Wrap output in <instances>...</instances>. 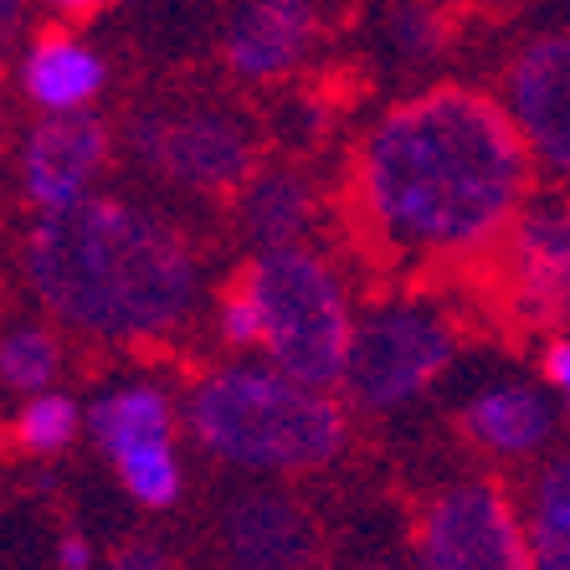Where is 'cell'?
<instances>
[{
	"label": "cell",
	"mask_w": 570,
	"mask_h": 570,
	"mask_svg": "<svg viewBox=\"0 0 570 570\" xmlns=\"http://www.w3.org/2000/svg\"><path fill=\"white\" fill-rule=\"evenodd\" d=\"M530 196L534 155L514 114L463 82L385 108L350 170L360 247L406 278L483 263Z\"/></svg>",
	"instance_id": "cell-1"
},
{
	"label": "cell",
	"mask_w": 570,
	"mask_h": 570,
	"mask_svg": "<svg viewBox=\"0 0 570 570\" xmlns=\"http://www.w3.org/2000/svg\"><path fill=\"white\" fill-rule=\"evenodd\" d=\"M21 267L52 324L104 345H159L200 308V257L175 222L88 196L27 226Z\"/></svg>",
	"instance_id": "cell-2"
},
{
	"label": "cell",
	"mask_w": 570,
	"mask_h": 570,
	"mask_svg": "<svg viewBox=\"0 0 570 570\" xmlns=\"http://www.w3.org/2000/svg\"><path fill=\"white\" fill-rule=\"evenodd\" d=\"M186 426L200 448L247 473H308L350 442V401L263 365L206 371L186 396Z\"/></svg>",
	"instance_id": "cell-3"
},
{
	"label": "cell",
	"mask_w": 570,
	"mask_h": 570,
	"mask_svg": "<svg viewBox=\"0 0 570 570\" xmlns=\"http://www.w3.org/2000/svg\"><path fill=\"white\" fill-rule=\"evenodd\" d=\"M242 278L263 308V355L298 381L340 391L360 318L330 257L318 247H267Z\"/></svg>",
	"instance_id": "cell-4"
},
{
	"label": "cell",
	"mask_w": 570,
	"mask_h": 570,
	"mask_svg": "<svg viewBox=\"0 0 570 570\" xmlns=\"http://www.w3.org/2000/svg\"><path fill=\"white\" fill-rule=\"evenodd\" d=\"M458 345H463V330L442 298L432 293L381 298L371 314H360L340 391L365 416L412 406L422 391L442 381V371L458 360Z\"/></svg>",
	"instance_id": "cell-5"
},
{
	"label": "cell",
	"mask_w": 570,
	"mask_h": 570,
	"mask_svg": "<svg viewBox=\"0 0 570 570\" xmlns=\"http://www.w3.org/2000/svg\"><path fill=\"white\" fill-rule=\"evenodd\" d=\"M134 165L196 196H237L257 165V129L226 104H145L124 119Z\"/></svg>",
	"instance_id": "cell-6"
},
{
	"label": "cell",
	"mask_w": 570,
	"mask_h": 570,
	"mask_svg": "<svg viewBox=\"0 0 570 570\" xmlns=\"http://www.w3.org/2000/svg\"><path fill=\"white\" fill-rule=\"evenodd\" d=\"M416 570H540L509 499L493 478H452L416 514Z\"/></svg>",
	"instance_id": "cell-7"
},
{
	"label": "cell",
	"mask_w": 570,
	"mask_h": 570,
	"mask_svg": "<svg viewBox=\"0 0 570 570\" xmlns=\"http://www.w3.org/2000/svg\"><path fill=\"white\" fill-rule=\"evenodd\" d=\"M483 263H493L499 293L514 304L524 330L570 318V200L530 196V206Z\"/></svg>",
	"instance_id": "cell-8"
},
{
	"label": "cell",
	"mask_w": 570,
	"mask_h": 570,
	"mask_svg": "<svg viewBox=\"0 0 570 570\" xmlns=\"http://www.w3.org/2000/svg\"><path fill=\"white\" fill-rule=\"evenodd\" d=\"M504 108L544 175L570 186V31L524 41L504 67Z\"/></svg>",
	"instance_id": "cell-9"
},
{
	"label": "cell",
	"mask_w": 570,
	"mask_h": 570,
	"mask_svg": "<svg viewBox=\"0 0 570 570\" xmlns=\"http://www.w3.org/2000/svg\"><path fill=\"white\" fill-rule=\"evenodd\" d=\"M114 155V134L98 114H47L21 145V196L31 212H67L94 196Z\"/></svg>",
	"instance_id": "cell-10"
},
{
	"label": "cell",
	"mask_w": 570,
	"mask_h": 570,
	"mask_svg": "<svg viewBox=\"0 0 570 570\" xmlns=\"http://www.w3.org/2000/svg\"><path fill=\"white\" fill-rule=\"evenodd\" d=\"M226 570H318L324 534L314 509L288 489H247L222 509Z\"/></svg>",
	"instance_id": "cell-11"
},
{
	"label": "cell",
	"mask_w": 570,
	"mask_h": 570,
	"mask_svg": "<svg viewBox=\"0 0 570 570\" xmlns=\"http://www.w3.org/2000/svg\"><path fill=\"white\" fill-rule=\"evenodd\" d=\"M318 37V16L308 0H247L222 37L226 67L247 82L283 78L308 57Z\"/></svg>",
	"instance_id": "cell-12"
},
{
	"label": "cell",
	"mask_w": 570,
	"mask_h": 570,
	"mask_svg": "<svg viewBox=\"0 0 570 570\" xmlns=\"http://www.w3.org/2000/svg\"><path fill=\"white\" fill-rule=\"evenodd\" d=\"M318 216H324L318 186L293 165H263L237 190L242 237L253 242L257 253H267V247H308Z\"/></svg>",
	"instance_id": "cell-13"
},
{
	"label": "cell",
	"mask_w": 570,
	"mask_h": 570,
	"mask_svg": "<svg viewBox=\"0 0 570 570\" xmlns=\"http://www.w3.org/2000/svg\"><path fill=\"white\" fill-rule=\"evenodd\" d=\"M458 426H463V438L473 442L478 452H489V458H534V452L550 442V432H556V412H550V401H544L534 385L509 381V385L478 391L463 406Z\"/></svg>",
	"instance_id": "cell-14"
},
{
	"label": "cell",
	"mask_w": 570,
	"mask_h": 570,
	"mask_svg": "<svg viewBox=\"0 0 570 570\" xmlns=\"http://www.w3.org/2000/svg\"><path fill=\"white\" fill-rule=\"evenodd\" d=\"M108 67L104 57L72 31H41L21 62V94L41 114H82L104 94Z\"/></svg>",
	"instance_id": "cell-15"
},
{
	"label": "cell",
	"mask_w": 570,
	"mask_h": 570,
	"mask_svg": "<svg viewBox=\"0 0 570 570\" xmlns=\"http://www.w3.org/2000/svg\"><path fill=\"white\" fill-rule=\"evenodd\" d=\"M88 432H94L108 463H119V458H129L139 448L175 442V406L159 385H119V391H104L94 401Z\"/></svg>",
	"instance_id": "cell-16"
},
{
	"label": "cell",
	"mask_w": 570,
	"mask_h": 570,
	"mask_svg": "<svg viewBox=\"0 0 570 570\" xmlns=\"http://www.w3.org/2000/svg\"><path fill=\"white\" fill-rule=\"evenodd\" d=\"M519 519L530 534L534 566L570 570V448L530 468L519 489Z\"/></svg>",
	"instance_id": "cell-17"
},
{
	"label": "cell",
	"mask_w": 570,
	"mask_h": 570,
	"mask_svg": "<svg viewBox=\"0 0 570 570\" xmlns=\"http://www.w3.org/2000/svg\"><path fill=\"white\" fill-rule=\"evenodd\" d=\"M0 375L11 391L21 396H37L47 385L62 375V345H57V334L47 324H16L6 334V345H0Z\"/></svg>",
	"instance_id": "cell-18"
},
{
	"label": "cell",
	"mask_w": 570,
	"mask_h": 570,
	"mask_svg": "<svg viewBox=\"0 0 570 570\" xmlns=\"http://www.w3.org/2000/svg\"><path fill=\"white\" fill-rule=\"evenodd\" d=\"M82 422H88V416H82V406L72 396H62V391H37V396H27V406L16 412V448L31 452V458H52V452L72 448Z\"/></svg>",
	"instance_id": "cell-19"
},
{
	"label": "cell",
	"mask_w": 570,
	"mask_h": 570,
	"mask_svg": "<svg viewBox=\"0 0 570 570\" xmlns=\"http://www.w3.org/2000/svg\"><path fill=\"white\" fill-rule=\"evenodd\" d=\"M119 483L129 489L134 504L145 509H170L186 489V478H180V458H175V442H155V448H139L129 458H119Z\"/></svg>",
	"instance_id": "cell-20"
},
{
	"label": "cell",
	"mask_w": 570,
	"mask_h": 570,
	"mask_svg": "<svg viewBox=\"0 0 570 570\" xmlns=\"http://www.w3.org/2000/svg\"><path fill=\"white\" fill-rule=\"evenodd\" d=\"M216 334H222V345H232V350H263V308H257V298L242 273L226 283L222 304H216Z\"/></svg>",
	"instance_id": "cell-21"
},
{
	"label": "cell",
	"mask_w": 570,
	"mask_h": 570,
	"mask_svg": "<svg viewBox=\"0 0 570 570\" xmlns=\"http://www.w3.org/2000/svg\"><path fill=\"white\" fill-rule=\"evenodd\" d=\"M438 16L426 11V6H406V11L396 16V41H401V52L406 57H426V52H438Z\"/></svg>",
	"instance_id": "cell-22"
},
{
	"label": "cell",
	"mask_w": 570,
	"mask_h": 570,
	"mask_svg": "<svg viewBox=\"0 0 570 570\" xmlns=\"http://www.w3.org/2000/svg\"><path fill=\"white\" fill-rule=\"evenodd\" d=\"M108 570H175L170 566V556L159 550V544H149V540H129L119 550V556L108 560Z\"/></svg>",
	"instance_id": "cell-23"
},
{
	"label": "cell",
	"mask_w": 570,
	"mask_h": 570,
	"mask_svg": "<svg viewBox=\"0 0 570 570\" xmlns=\"http://www.w3.org/2000/svg\"><path fill=\"white\" fill-rule=\"evenodd\" d=\"M544 381L560 391V401H566L570 412V334H556L550 345H544Z\"/></svg>",
	"instance_id": "cell-24"
},
{
	"label": "cell",
	"mask_w": 570,
	"mask_h": 570,
	"mask_svg": "<svg viewBox=\"0 0 570 570\" xmlns=\"http://www.w3.org/2000/svg\"><path fill=\"white\" fill-rule=\"evenodd\" d=\"M57 570H94V544L82 540V534H67L57 544Z\"/></svg>",
	"instance_id": "cell-25"
},
{
	"label": "cell",
	"mask_w": 570,
	"mask_h": 570,
	"mask_svg": "<svg viewBox=\"0 0 570 570\" xmlns=\"http://www.w3.org/2000/svg\"><path fill=\"white\" fill-rule=\"evenodd\" d=\"M57 11H67V16H88V11H98L104 0H52Z\"/></svg>",
	"instance_id": "cell-26"
},
{
	"label": "cell",
	"mask_w": 570,
	"mask_h": 570,
	"mask_svg": "<svg viewBox=\"0 0 570 570\" xmlns=\"http://www.w3.org/2000/svg\"><path fill=\"white\" fill-rule=\"evenodd\" d=\"M350 570H412V566H401V560H360Z\"/></svg>",
	"instance_id": "cell-27"
},
{
	"label": "cell",
	"mask_w": 570,
	"mask_h": 570,
	"mask_svg": "<svg viewBox=\"0 0 570 570\" xmlns=\"http://www.w3.org/2000/svg\"><path fill=\"white\" fill-rule=\"evenodd\" d=\"M0 11H6V31H16V16H21V0H0Z\"/></svg>",
	"instance_id": "cell-28"
}]
</instances>
